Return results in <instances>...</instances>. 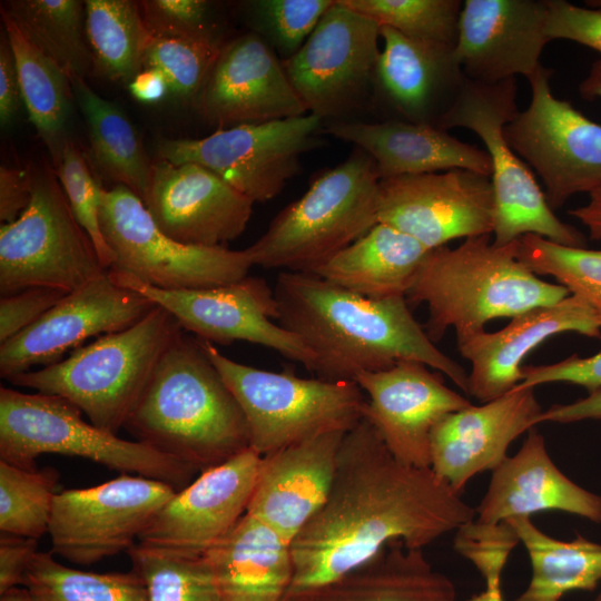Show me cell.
<instances>
[{
	"mask_svg": "<svg viewBox=\"0 0 601 601\" xmlns=\"http://www.w3.org/2000/svg\"><path fill=\"white\" fill-rule=\"evenodd\" d=\"M475 515L431 467L397 460L363 417L342 441L326 501L290 542L293 573L282 601L305 600L391 543L424 550Z\"/></svg>",
	"mask_w": 601,
	"mask_h": 601,
	"instance_id": "6da1fadb",
	"label": "cell"
},
{
	"mask_svg": "<svg viewBox=\"0 0 601 601\" xmlns=\"http://www.w3.org/2000/svg\"><path fill=\"white\" fill-rule=\"evenodd\" d=\"M274 292L277 322L312 351L317 378L355 382L362 373L415 361L467 394L469 374L430 339L405 296L367 298L296 272H280Z\"/></svg>",
	"mask_w": 601,
	"mask_h": 601,
	"instance_id": "7a4b0ae2",
	"label": "cell"
},
{
	"mask_svg": "<svg viewBox=\"0 0 601 601\" xmlns=\"http://www.w3.org/2000/svg\"><path fill=\"white\" fill-rule=\"evenodd\" d=\"M125 428L200 473L249 447L237 400L200 341L185 331L164 354Z\"/></svg>",
	"mask_w": 601,
	"mask_h": 601,
	"instance_id": "3957f363",
	"label": "cell"
},
{
	"mask_svg": "<svg viewBox=\"0 0 601 601\" xmlns=\"http://www.w3.org/2000/svg\"><path fill=\"white\" fill-rule=\"evenodd\" d=\"M491 236L431 249L421 264L405 298L427 305L423 327L433 343L450 327L460 342L484 331L492 319L512 318L570 295L566 287L541 279L518 258V240L497 246Z\"/></svg>",
	"mask_w": 601,
	"mask_h": 601,
	"instance_id": "277c9868",
	"label": "cell"
},
{
	"mask_svg": "<svg viewBox=\"0 0 601 601\" xmlns=\"http://www.w3.org/2000/svg\"><path fill=\"white\" fill-rule=\"evenodd\" d=\"M184 329L156 305L135 325L98 337L67 358L10 377L17 386L61 396L95 426L125 427L164 354Z\"/></svg>",
	"mask_w": 601,
	"mask_h": 601,
	"instance_id": "5b68a950",
	"label": "cell"
},
{
	"mask_svg": "<svg viewBox=\"0 0 601 601\" xmlns=\"http://www.w3.org/2000/svg\"><path fill=\"white\" fill-rule=\"evenodd\" d=\"M380 179L372 157L355 147L344 161L317 173L246 248L253 265L313 273L378 223Z\"/></svg>",
	"mask_w": 601,
	"mask_h": 601,
	"instance_id": "8992f818",
	"label": "cell"
},
{
	"mask_svg": "<svg viewBox=\"0 0 601 601\" xmlns=\"http://www.w3.org/2000/svg\"><path fill=\"white\" fill-rule=\"evenodd\" d=\"M43 454L91 460L121 473H136L187 486L195 470L148 444L120 439L82 418L70 401L51 394L0 388V460L35 470Z\"/></svg>",
	"mask_w": 601,
	"mask_h": 601,
	"instance_id": "52a82bcc",
	"label": "cell"
},
{
	"mask_svg": "<svg viewBox=\"0 0 601 601\" xmlns=\"http://www.w3.org/2000/svg\"><path fill=\"white\" fill-rule=\"evenodd\" d=\"M199 341L244 413L249 447L262 456L321 434L347 432L363 418L366 395L356 382L256 368Z\"/></svg>",
	"mask_w": 601,
	"mask_h": 601,
	"instance_id": "ba28073f",
	"label": "cell"
},
{
	"mask_svg": "<svg viewBox=\"0 0 601 601\" xmlns=\"http://www.w3.org/2000/svg\"><path fill=\"white\" fill-rule=\"evenodd\" d=\"M516 97V78L492 85L466 78L439 128L469 129L485 146L492 167L495 245L533 234L563 246L585 247V236L553 213L531 169L503 136L504 126L519 111Z\"/></svg>",
	"mask_w": 601,
	"mask_h": 601,
	"instance_id": "9c48e42d",
	"label": "cell"
},
{
	"mask_svg": "<svg viewBox=\"0 0 601 601\" xmlns=\"http://www.w3.org/2000/svg\"><path fill=\"white\" fill-rule=\"evenodd\" d=\"M32 176L28 207L0 226V294L33 286L71 292L108 270L76 219L55 169Z\"/></svg>",
	"mask_w": 601,
	"mask_h": 601,
	"instance_id": "30bf717a",
	"label": "cell"
},
{
	"mask_svg": "<svg viewBox=\"0 0 601 601\" xmlns=\"http://www.w3.org/2000/svg\"><path fill=\"white\" fill-rule=\"evenodd\" d=\"M101 233L114 253L111 268L164 289L227 285L248 276L246 252L179 243L162 233L130 189L100 187Z\"/></svg>",
	"mask_w": 601,
	"mask_h": 601,
	"instance_id": "8fae6325",
	"label": "cell"
},
{
	"mask_svg": "<svg viewBox=\"0 0 601 601\" xmlns=\"http://www.w3.org/2000/svg\"><path fill=\"white\" fill-rule=\"evenodd\" d=\"M381 26L334 0L302 48L282 60L308 114L347 121L374 105Z\"/></svg>",
	"mask_w": 601,
	"mask_h": 601,
	"instance_id": "7c38bea8",
	"label": "cell"
},
{
	"mask_svg": "<svg viewBox=\"0 0 601 601\" xmlns=\"http://www.w3.org/2000/svg\"><path fill=\"white\" fill-rule=\"evenodd\" d=\"M324 121L313 115L217 129L203 138L161 139L159 159L200 165L255 203L278 196L300 173L303 154L319 145Z\"/></svg>",
	"mask_w": 601,
	"mask_h": 601,
	"instance_id": "4fadbf2b",
	"label": "cell"
},
{
	"mask_svg": "<svg viewBox=\"0 0 601 601\" xmlns=\"http://www.w3.org/2000/svg\"><path fill=\"white\" fill-rule=\"evenodd\" d=\"M551 77L552 70L541 65L528 79L530 104L504 126L503 136L541 178L554 210L601 187V125L554 97Z\"/></svg>",
	"mask_w": 601,
	"mask_h": 601,
	"instance_id": "5bb4252c",
	"label": "cell"
},
{
	"mask_svg": "<svg viewBox=\"0 0 601 601\" xmlns=\"http://www.w3.org/2000/svg\"><path fill=\"white\" fill-rule=\"evenodd\" d=\"M110 276L168 311L184 331L198 339L230 345L245 341L276 351L313 373L315 356L294 333L274 323L279 316L274 288L262 277L207 288L164 289L110 268Z\"/></svg>",
	"mask_w": 601,
	"mask_h": 601,
	"instance_id": "9a60e30c",
	"label": "cell"
},
{
	"mask_svg": "<svg viewBox=\"0 0 601 601\" xmlns=\"http://www.w3.org/2000/svg\"><path fill=\"white\" fill-rule=\"evenodd\" d=\"M176 491L126 473L96 486L60 491L48 526L51 552L80 565L128 552Z\"/></svg>",
	"mask_w": 601,
	"mask_h": 601,
	"instance_id": "2e32d148",
	"label": "cell"
},
{
	"mask_svg": "<svg viewBox=\"0 0 601 601\" xmlns=\"http://www.w3.org/2000/svg\"><path fill=\"white\" fill-rule=\"evenodd\" d=\"M377 216L378 223L403 231L428 249L457 238L493 235L491 176L451 169L381 178Z\"/></svg>",
	"mask_w": 601,
	"mask_h": 601,
	"instance_id": "e0dca14e",
	"label": "cell"
},
{
	"mask_svg": "<svg viewBox=\"0 0 601 601\" xmlns=\"http://www.w3.org/2000/svg\"><path fill=\"white\" fill-rule=\"evenodd\" d=\"M156 306L141 294L118 284L107 272L69 292L36 323L0 345L4 380L60 362L90 337L126 329Z\"/></svg>",
	"mask_w": 601,
	"mask_h": 601,
	"instance_id": "ac0fdd59",
	"label": "cell"
},
{
	"mask_svg": "<svg viewBox=\"0 0 601 601\" xmlns=\"http://www.w3.org/2000/svg\"><path fill=\"white\" fill-rule=\"evenodd\" d=\"M262 455L250 447L200 473L156 513L137 543L168 553L204 556L246 510Z\"/></svg>",
	"mask_w": 601,
	"mask_h": 601,
	"instance_id": "d6986e66",
	"label": "cell"
},
{
	"mask_svg": "<svg viewBox=\"0 0 601 601\" xmlns=\"http://www.w3.org/2000/svg\"><path fill=\"white\" fill-rule=\"evenodd\" d=\"M194 105L217 129L308 114L282 59L254 31L223 43Z\"/></svg>",
	"mask_w": 601,
	"mask_h": 601,
	"instance_id": "ffe728a7",
	"label": "cell"
},
{
	"mask_svg": "<svg viewBox=\"0 0 601 601\" xmlns=\"http://www.w3.org/2000/svg\"><path fill=\"white\" fill-rule=\"evenodd\" d=\"M366 398L363 417L401 462L431 467V434L445 415L467 407L469 398L445 385L441 373L415 361L359 374Z\"/></svg>",
	"mask_w": 601,
	"mask_h": 601,
	"instance_id": "44dd1931",
	"label": "cell"
},
{
	"mask_svg": "<svg viewBox=\"0 0 601 601\" xmlns=\"http://www.w3.org/2000/svg\"><path fill=\"white\" fill-rule=\"evenodd\" d=\"M144 205L159 229L195 246L226 247L246 229L254 203L209 169L194 164H152Z\"/></svg>",
	"mask_w": 601,
	"mask_h": 601,
	"instance_id": "7402d4cb",
	"label": "cell"
},
{
	"mask_svg": "<svg viewBox=\"0 0 601 601\" xmlns=\"http://www.w3.org/2000/svg\"><path fill=\"white\" fill-rule=\"evenodd\" d=\"M548 14L546 0H465L454 49L464 76L489 85L531 78L550 42Z\"/></svg>",
	"mask_w": 601,
	"mask_h": 601,
	"instance_id": "603a6c76",
	"label": "cell"
},
{
	"mask_svg": "<svg viewBox=\"0 0 601 601\" xmlns=\"http://www.w3.org/2000/svg\"><path fill=\"white\" fill-rule=\"evenodd\" d=\"M534 387L516 386L480 405L445 415L431 434V469L462 494L475 475L493 471L511 443L540 424L543 408Z\"/></svg>",
	"mask_w": 601,
	"mask_h": 601,
	"instance_id": "cb8c5ba5",
	"label": "cell"
},
{
	"mask_svg": "<svg viewBox=\"0 0 601 601\" xmlns=\"http://www.w3.org/2000/svg\"><path fill=\"white\" fill-rule=\"evenodd\" d=\"M496 331L485 329L457 342L470 361L467 395L486 403L515 388L523 381L522 362L546 338L564 332L601 338V325L590 305L570 294L564 299L520 313Z\"/></svg>",
	"mask_w": 601,
	"mask_h": 601,
	"instance_id": "d4e9b609",
	"label": "cell"
},
{
	"mask_svg": "<svg viewBox=\"0 0 601 601\" xmlns=\"http://www.w3.org/2000/svg\"><path fill=\"white\" fill-rule=\"evenodd\" d=\"M374 105L386 119L439 127L466 79L455 47L410 39L382 26Z\"/></svg>",
	"mask_w": 601,
	"mask_h": 601,
	"instance_id": "484cf974",
	"label": "cell"
},
{
	"mask_svg": "<svg viewBox=\"0 0 601 601\" xmlns=\"http://www.w3.org/2000/svg\"><path fill=\"white\" fill-rule=\"evenodd\" d=\"M345 434L328 432L262 456L246 514L290 543L326 501Z\"/></svg>",
	"mask_w": 601,
	"mask_h": 601,
	"instance_id": "4316f807",
	"label": "cell"
},
{
	"mask_svg": "<svg viewBox=\"0 0 601 601\" xmlns=\"http://www.w3.org/2000/svg\"><path fill=\"white\" fill-rule=\"evenodd\" d=\"M475 521L499 524L531 518L541 511H561L601 523V495L569 479L553 462L544 436L532 427L519 451L492 471Z\"/></svg>",
	"mask_w": 601,
	"mask_h": 601,
	"instance_id": "83f0119b",
	"label": "cell"
},
{
	"mask_svg": "<svg viewBox=\"0 0 601 601\" xmlns=\"http://www.w3.org/2000/svg\"><path fill=\"white\" fill-rule=\"evenodd\" d=\"M323 134L351 142L368 154L380 178L451 169L492 174L485 150L432 125L395 119L332 121L324 126Z\"/></svg>",
	"mask_w": 601,
	"mask_h": 601,
	"instance_id": "f1b7e54d",
	"label": "cell"
},
{
	"mask_svg": "<svg viewBox=\"0 0 601 601\" xmlns=\"http://www.w3.org/2000/svg\"><path fill=\"white\" fill-rule=\"evenodd\" d=\"M205 558L224 601H282L292 579L290 543L248 514Z\"/></svg>",
	"mask_w": 601,
	"mask_h": 601,
	"instance_id": "f546056e",
	"label": "cell"
},
{
	"mask_svg": "<svg viewBox=\"0 0 601 601\" xmlns=\"http://www.w3.org/2000/svg\"><path fill=\"white\" fill-rule=\"evenodd\" d=\"M430 250L403 231L377 223L311 274L367 298L405 296Z\"/></svg>",
	"mask_w": 601,
	"mask_h": 601,
	"instance_id": "4dcf8cb0",
	"label": "cell"
},
{
	"mask_svg": "<svg viewBox=\"0 0 601 601\" xmlns=\"http://www.w3.org/2000/svg\"><path fill=\"white\" fill-rule=\"evenodd\" d=\"M303 601H457L452 580L402 542Z\"/></svg>",
	"mask_w": 601,
	"mask_h": 601,
	"instance_id": "1f68e13d",
	"label": "cell"
},
{
	"mask_svg": "<svg viewBox=\"0 0 601 601\" xmlns=\"http://www.w3.org/2000/svg\"><path fill=\"white\" fill-rule=\"evenodd\" d=\"M531 563L526 589L512 601H561L568 592L601 583V544L578 534L563 541L540 530L531 518L508 520Z\"/></svg>",
	"mask_w": 601,
	"mask_h": 601,
	"instance_id": "d6a6232c",
	"label": "cell"
},
{
	"mask_svg": "<svg viewBox=\"0 0 601 601\" xmlns=\"http://www.w3.org/2000/svg\"><path fill=\"white\" fill-rule=\"evenodd\" d=\"M0 10L14 57L23 105L55 166L68 140L66 128L75 98L70 78L27 39L2 7Z\"/></svg>",
	"mask_w": 601,
	"mask_h": 601,
	"instance_id": "836d02e7",
	"label": "cell"
},
{
	"mask_svg": "<svg viewBox=\"0 0 601 601\" xmlns=\"http://www.w3.org/2000/svg\"><path fill=\"white\" fill-rule=\"evenodd\" d=\"M73 96L86 120L92 157L110 179L142 201L148 193L152 164L138 132L126 115L100 97L83 78H70Z\"/></svg>",
	"mask_w": 601,
	"mask_h": 601,
	"instance_id": "e575fe53",
	"label": "cell"
},
{
	"mask_svg": "<svg viewBox=\"0 0 601 601\" xmlns=\"http://www.w3.org/2000/svg\"><path fill=\"white\" fill-rule=\"evenodd\" d=\"M1 7L27 39L69 78L85 79L92 70L86 36L85 1L11 0Z\"/></svg>",
	"mask_w": 601,
	"mask_h": 601,
	"instance_id": "d590c367",
	"label": "cell"
},
{
	"mask_svg": "<svg viewBox=\"0 0 601 601\" xmlns=\"http://www.w3.org/2000/svg\"><path fill=\"white\" fill-rule=\"evenodd\" d=\"M85 26L92 71L129 83L144 69L142 58L151 36L138 2L86 0Z\"/></svg>",
	"mask_w": 601,
	"mask_h": 601,
	"instance_id": "8d00e7d4",
	"label": "cell"
},
{
	"mask_svg": "<svg viewBox=\"0 0 601 601\" xmlns=\"http://www.w3.org/2000/svg\"><path fill=\"white\" fill-rule=\"evenodd\" d=\"M22 587L37 601H149L136 573H96L63 565L52 552L38 551Z\"/></svg>",
	"mask_w": 601,
	"mask_h": 601,
	"instance_id": "74e56055",
	"label": "cell"
},
{
	"mask_svg": "<svg viewBox=\"0 0 601 601\" xmlns=\"http://www.w3.org/2000/svg\"><path fill=\"white\" fill-rule=\"evenodd\" d=\"M128 554L149 601H224L205 555L183 556L139 543Z\"/></svg>",
	"mask_w": 601,
	"mask_h": 601,
	"instance_id": "f35d334b",
	"label": "cell"
},
{
	"mask_svg": "<svg viewBox=\"0 0 601 601\" xmlns=\"http://www.w3.org/2000/svg\"><path fill=\"white\" fill-rule=\"evenodd\" d=\"M59 474L0 460V531L38 540L48 533Z\"/></svg>",
	"mask_w": 601,
	"mask_h": 601,
	"instance_id": "ab89813d",
	"label": "cell"
},
{
	"mask_svg": "<svg viewBox=\"0 0 601 601\" xmlns=\"http://www.w3.org/2000/svg\"><path fill=\"white\" fill-rule=\"evenodd\" d=\"M518 258L535 275L551 276L584 299L601 325V249L563 246L528 234L518 239Z\"/></svg>",
	"mask_w": 601,
	"mask_h": 601,
	"instance_id": "60d3db41",
	"label": "cell"
},
{
	"mask_svg": "<svg viewBox=\"0 0 601 601\" xmlns=\"http://www.w3.org/2000/svg\"><path fill=\"white\" fill-rule=\"evenodd\" d=\"M348 8L403 36L455 47L463 2L460 0H341Z\"/></svg>",
	"mask_w": 601,
	"mask_h": 601,
	"instance_id": "b9f144b4",
	"label": "cell"
},
{
	"mask_svg": "<svg viewBox=\"0 0 601 601\" xmlns=\"http://www.w3.org/2000/svg\"><path fill=\"white\" fill-rule=\"evenodd\" d=\"M223 42L218 39H180L151 37L142 58L144 68L162 73L169 93L195 102Z\"/></svg>",
	"mask_w": 601,
	"mask_h": 601,
	"instance_id": "7bdbcfd3",
	"label": "cell"
},
{
	"mask_svg": "<svg viewBox=\"0 0 601 601\" xmlns=\"http://www.w3.org/2000/svg\"><path fill=\"white\" fill-rule=\"evenodd\" d=\"M334 0H253L245 2L253 31L282 59L295 55Z\"/></svg>",
	"mask_w": 601,
	"mask_h": 601,
	"instance_id": "ee69618b",
	"label": "cell"
},
{
	"mask_svg": "<svg viewBox=\"0 0 601 601\" xmlns=\"http://www.w3.org/2000/svg\"><path fill=\"white\" fill-rule=\"evenodd\" d=\"M53 169L76 219L90 236L104 267L109 270L115 264V256L100 227L101 186L96 183L82 152L73 141H66Z\"/></svg>",
	"mask_w": 601,
	"mask_h": 601,
	"instance_id": "f6af8a7d",
	"label": "cell"
},
{
	"mask_svg": "<svg viewBox=\"0 0 601 601\" xmlns=\"http://www.w3.org/2000/svg\"><path fill=\"white\" fill-rule=\"evenodd\" d=\"M455 533V550L476 566L485 580V589H501L503 568L520 542L510 523L490 525L473 520Z\"/></svg>",
	"mask_w": 601,
	"mask_h": 601,
	"instance_id": "bcb514c9",
	"label": "cell"
},
{
	"mask_svg": "<svg viewBox=\"0 0 601 601\" xmlns=\"http://www.w3.org/2000/svg\"><path fill=\"white\" fill-rule=\"evenodd\" d=\"M138 4L151 37L219 40L208 1L142 0Z\"/></svg>",
	"mask_w": 601,
	"mask_h": 601,
	"instance_id": "7dc6e473",
	"label": "cell"
},
{
	"mask_svg": "<svg viewBox=\"0 0 601 601\" xmlns=\"http://www.w3.org/2000/svg\"><path fill=\"white\" fill-rule=\"evenodd\" d=\"M68 293L53 287L33 286L1 296L0 344L36 323Z\"/></svg>",
	"mask_w": 601,
	"mask_h": 601,
	"instance_id": "c3c4849f",
	"label": "cell"
},
{
	"mask_svg": "<svg viewBox=\"0 0 601 601\" xmlns=\"http://www.w3.org/2000/svg\"><path fill=\"white\" fill-rule=\"evenodd\" d=\"M546 35L550 41L569 40L601 55V10L575 6L565 0H546Z\"/></svg>",
	"mask_w": 601,
	"mask_h": 601,
	"instance_id": "681fc988",
	"label": "cell"
},
{
	"mask_svg": "<svg viewBox=\"0 0 601 601\" xmlns=\"http://www.w3.org/2000/svg\"><path fill=\"white\" fill-rule=\"evenodd\" d=\"M521 387H536L546 383H570L589 393L601 390V351L588 357L577 354L553 364L522 366Z\"/></svg>",
	"mask_w": 601,
	"mask_h": 601,
	"instance_id": "f907efd6",
	"label": "cell"
},
{
	"mask_svg": "<svg viewBox=\"0 0 601 601\" xmlns=\"http://www.w3.org/2000/svg\"><path fill=\"white\" fill-rule=\"evenodd\" d=\"M38 540L1 533L0 594L22 585L27 569L36 555Z\"/></svg>",
	"mask_w": 601,
	"mask_h": 601,
	"instance_id": "816d5d0a",
	"label": "cell"
},
{
	"mask_svg": "<svg viewBox=\"0 0 601 601\" xmlns=\"http://www.w3.org/2000/svg\"><path fill=\"white\" fill-rule=\"evenodd\" d=\"M32 176L20 168L0 166V220L12 223L28 207L31 198Z\"/></svg>",
	"mask_w": 601,
	"mask_h": 601,
	"instance_id": "f5cc1de1",
	"label": "cell"
},
{
	"mask_svg": "<svg viewBox=\"0 0 601 601\" xmlns=\"http://www.w3.org/2000/svg\"><path fill=\"white\" fill-rule=\"evenodd\" d=\"M22 96L9 39L2 30L0 39V122L8 126L21 106Z\"/></svg>",
	"mask_w": 601,
	"mask_h": 601,
	"instance_id": "db71d44e",
	"label": "cell"
},
{
	"mask_svg": "<svg viewBox=\"0 0 601 601\" xmlns=\"http://www.w3.org/2000/svg\"><path fill=\"white\" fill-rule=\"evenodd\" d=\"M584 420H601V390L569 404H553L543 411L540 423L568 424Z\"/></svg>",
	"mask_w": 601,
	"mask_h": 601,
	"instance_id": "11a10c76",
	"label": "cell"
},
{
	"mask_svg": "<svg viewBox=\"0 0 601 601\" xmlns=\"http://www.w3.org/2000/svg\"><path fill=\"white\" fill-rule=\"evenodd\" d=\"M131 96L142 104H157L169 92L162 73L152 68H144L128 83Z\"/></svg>",
	"mask_w": 601,
	"mask_h": 601,
	"instance_id": "9f6ffc18",
	"label": "cell"
},
{
	"mask_svg": "<svg viewBox=\"0 0 601 601\" xmlns=\"http://www.w3.org/2000/svg\"><path fill=\"white\" fill-rule=\"evenodd\" d=\"M589 203L568 211L589 229L591 239L601 240V187L589 194Z\"/></svg>",
	"mask_w": 601,
	"mask_h": 601,
	"instance_id": "6f0895ef",
	"label": "cell"
},
{
	"mask_svg": "<svg viewBox=\"0 0 601 601\" xmlns=\"http://www.w3.org/2000/svg\"><path fill=\"white\" fill-rule=\"evenodd\" d=\"M579 92L590 101L601 98V58L591 65L587 77L579 83Z\"/></svg>",
	"mask_w": 601,
	"mask_h": 601,
	"instance_id": "680465c9",
	"label": "cell"
},
{
	"mask_svg": "<svg viewBox=\"0 0 601 601\" xmlns=\"http://www.w3.org/2000/svg\"><path fill=\"white\" fill-rule=\"evenodd\" d=\"M0 601H37L24 587H16L0 594Z\"/></svg>",
	"mask_w": 601,
	"mask_h": 601,
	"instance_id": "91938a15",
	"label": "cell"
},
{
	"mask_svg": "<svg viewBox=\"0 0 601 601\" xmlns=\"http://www.w3.org/2000/svg\"><path fill=\"white\" fill-rule=\"evenodd\" d=\"M463 601H503L501 589L490 590L485 589L484 591L470 597Z\"/></svg>",
	"mask_w": 601,
	"mask_h": 601,
	"instance_id": "94428289",
	"label": "cell"
},
{
	"mask_svg": "<svg viewBox=\"0 0 601 601\" xmlns=\"http://www.w3.org/2000/svg\"><path fill=\"white\" fill-rule=\"evenodd\" d=\"M584 3L589 8L601 10V0H587Z\"/></svg>",
	"mask_w": 601,
	"mask_h": 601,
	"instance_id": "6125c7cd",
	"label": "cell"
},
{
	"mask_svg": "<svg viewBox=\"0 0 601 601\" xmlns=\"http://www.w3.org/2000/svg\"><path fill=\"white\" fill-rule=\"evenodd\" d=\"M590 601H601V590L599 591V593L597 594V597Z\"/></svg>",
	"mask_w": 601,
	"mask_h": 601,
	"instance_id": "be15d7a7",
	"label": "cell"
}]
</instances>
